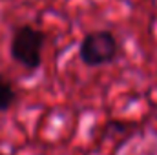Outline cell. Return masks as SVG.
I'll use <instances>...</instances> for the list:
<instances>
[{"mask_svg":"<svg viewBox=\"0 0 157 155\" xmlns=\"http://www.w3.org/2000/svg\"><path fill=\"white\" fill-rule=\"evenodd\" d=\"M48 35L33 26H18L13 31L9 53L11 59L28 71H37L42 64V49Z\"/></svg>","mask_w":157,"mask_h":155,"instance_id":"cell-1","label":"cell"},{"mask_svg":"<svg viewBox=\"0 0 157 155\" xmlns=\"http://www.w3.org/2000/svg\"><path fill=\"white\" fill-rule=\"evenodd\" d=\"M0 155H2V153H0Z\"/></svg>","mask_w":157,"mask_h":155,"instance_id":"cell-4","label":"cell"},{"mask_svg":"<svg viewBox=\"0 0 157 155\" xmlns=\"http://www.w3.org/2000/svg\"><path fill=\"white\" fill-rule=\"evenodd\" d=\"M119 57V42L108 29H97L84 35L78 46V59L88 68L112 64Z\"/></svg>","mask_w":157,"mask_h":155,"instance_id":"cell-2","label":"cell"},{"mask_svg":"<svg viewBox=\"0 0 157 155\" xmlns=\"http://www.w3.org/2000/svg\"><path fill=\"white\" fill-rule=\"evenodd\" d=\"M17 100V91L11 84V80L0 75V112H7Z\"/></svg>","mask_w":157,"mask_h":155,"instance_id":"cell-3","label":"cell"}]
</instances>
